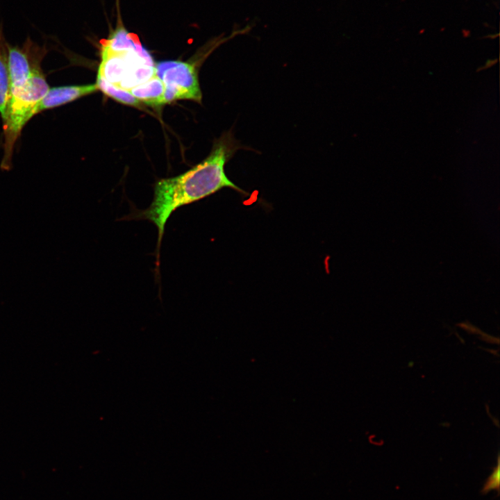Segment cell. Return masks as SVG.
Masks as SVG:
<instances>
[{
	"mask_svg": "<svg viewBox=\"0 0 500 500\" xmlns=\"http://www.w3.org/2000/svg\"><path fill=\"white\" fill-rule=\"evenodd\" d=\"M244 148L235 140L231 131L224 133L215 140L210 153L205 160L178 176L160 179L155 184L153 199L150 206L128 216L131 219L149 220L156 226L157 267L165 225L176 210L204 199L224 188L246 194L228 179L224 171L226 163L238 149Z\"/></svg>",
	"mask_w": 500,
	"mask_h": 500,
	"instance_id": "1",
	"label": "cell"
},
{
	"mask_svg": "<svg viewBox=\"0 0 500 500\" xmlns=\"http://www.w3.org/2000/svg\"><path fill=\"white\" fill-rule=\"evenodd\" d=\"M100 58L97 76L126 91L156 74V63L151 53L139 37L121 23L108 38L100 41Z\"/></svg>",
	"mask_w": 500,
	"mask_h": 500,
	"instance_id": "2",
	"label": "cell"
},
{
	"mask_svg": "<svg viewBox=\"0 0 500 500\" xmlns=\"http://www.w3.org/2000/svg\"><path fill=\"white\" fill-rule=\"evenodd\" d=\"M49 88L41 68L36 69L22 88L10 92L3 117L4 153L1 167H11L15 144L22 128L37 113L39 103Z\"/></svg>",
	"mask_w": 500,
	"mask_h": 500,
	"instance_id": "3",
	"label": "cell"
},
{
	"mask_svg": "<svg viewBox=\"0 0 500 500\" xmlns=\"http://www.w3.org/2000/svg\"><path fill=\"white\" fill-rule=\"evenodd\" d=\"M156 75L165 87V103L189 99L201 103L202 94L195 66L188 62L165 60L155 64Z\"/></svg>",
	"mask_w": 500,
	"mask_h": 500,
	"instance_id": "4",
	"label": "cell"
},
{
	"mask_svg": "<svg viewBox=\"0 0 500 500\" xmlns=\"http://www.w3.org/2000/svg\"><path fill=\"white\" fill-rule=\"evenodd\" d=\"M8 51L10 92L24 86L33 73L41 68L47 49L28 37L22 46L8 44Z\"/></svg>",
	"mask_w": 500,
	"mask_h": 500,
	"instance_id": "5",
	"label": "cell"
},
{
	"mask_svg": "<svg viewBox=\"0 0 500 500\" xmlns=\"http://www.w3.org/2000/svg\"><path fill=\"white\" fill-rule=\"evenodd\" d=\"M98 90L96 84L65 85L49 88L38 106L37 113L88 95Z\"/></svg>",
	"mask_w": 500,
	"mask_h": 500,
	"instance_id": "6",
	"label": "cell"
},
{
	"mask_svg": "<svg viewBox=\"0 0 500 500\" xmlns=\"http://www.w3.org/2000/svg\"><path fill=\"white\" fill-rule=\"evenodd\" d=\"M129 92L140 101L150 106L165 104V87L155 74L147 81L133 88Z\"/></svg>",
	"mask_w": 500,
	"mask_h": 500,
	"instance_id": "7",
	"label": "cell"
},
{
	"mask_svg": "<svg viewBox=\"0 0 500 500\" xmlns=\"http://www.w3.org/2000/svg\"><path fill=\"white\" fill-rule=\"evenodd\" d=\"M8 42L0 24V114L3 119L10 97V76L8 69Z\"/></svg>",
	"mask_w": 500,
	"mask_h": 500,
	"instance_id": "8",
	"label": "cell"
},
{
	"mask_svg": "<svg viewBox=\"0 0 500 500\" xmlns=\"http://www.w3.org/2000/svg\"><path fill=\"white\" fill-rule=\"evenodd\" d=\"M96 85L99 90L112 99L124 104L138 106L140 101L134 97L128 91L115 87L101 76H97Z\"/></svg>",
	"mask_w": 500,
	"mask_h": 500,
	"instance_id": "9",
	"label": "cell"
},
{
	"mask_svg": "<svg viewBox=\"0 0 500 500\" xmlns=\"http://www.w3.org/2000/svg\"><path fill=\"white\" fill-rule=\"evenodd\" d=\"M499 485H500V465H499V456L497 458V464L493 468L492 474L485 481L482 490L481 491L482 494H486L492 490H497L499 493Z\"/></svg>",
	"mask_w": 500,
	"mask_h": 500,
	"instance_id": "10",
	"label": "cell"
}]
</instances>
